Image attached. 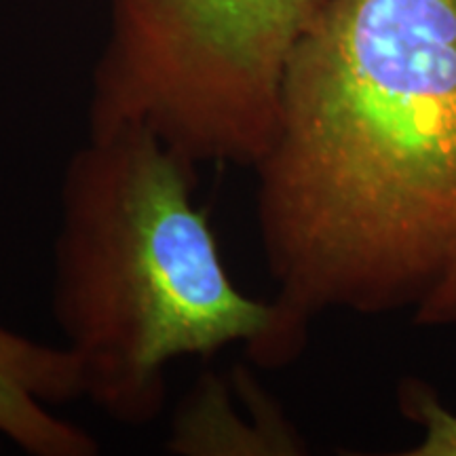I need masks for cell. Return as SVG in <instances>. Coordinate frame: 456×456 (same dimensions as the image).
<instances>
[{
	"instance_id": "obj_2",
	"label": "cell",
	"mask_w": 456,
	"mask_h": 456,
	"mask_svg": "<svg viewBox=\"0 0 456 456\" xmlns=\"http://www.w3.org/2000/svg\"><path fill=\"white\" fill-rule=\"evenodd\" d=\"M195 184L197 165L131 125L89 131L66 165L53 317L83 395L121 425L159 419L175 359L249 353L273 326L271 300L228 275Z\"/></svg>"
},
{
	"instance_id": "obj_1",
	"label": "cell",
	"mask_w": 456,
	"mask_h": 456,
	"mask_svg": "<svg viewBox=\"0 0 456 456\" xmlns=\"http://www.w3.org/2000/svg\"><path fill=\"white\" fill-rule=\"evenodd\" d=\"M254 171L277 288L254 363H292L328 311L456 322V0H328Z\"/></svg>"
},
{
	"instance_id": "obj_4",
	"label": "cell",
	"mask_w": 456,
	"mask_h": 456,
	"mask_svg": "<svg viewBox=\"0 0 456 456\" xmlns=\"http://www.w3.org/2000/svg\"><path fill=\"white\" fill-rule=\"evenodd\" d=\"M83 376L66 345L0 326V436L34 456H94L98 442L51 406L83 399Z\"/></svg>"
},
{
	"instance_id": "obj_5",
	"label": "cell",
	"mask_w": 456,
	"mask_h": 456,
	"mask_svg": "<svg viewBox=\"0 0 456 456\" xmlns=\"http://www.w3.org/2000/svg\"><path fill=\"white\" fill-rule=\"evenodd\" d=\"M399 408L406 419L425 429V437L410 450V456H456V414L442 406L429 387L420 380H403Z\"/></svg>"
},
{
	"instance_id": "obj_3",
	"label": "cell",
	"mask_w": 456,
	"mask_h": 456,
	"mask_svg": "<svg viewBox=\"0 0 456 456\" xmlns=\"http://www.w3.org/2000/svg\"><path fill=\"white\" fill-rule=\"evenodd\" d=\"M328 0H110L89 131L144 127L192 165L252 167L283 74Z\"/></svg>"
}]
</instances>
